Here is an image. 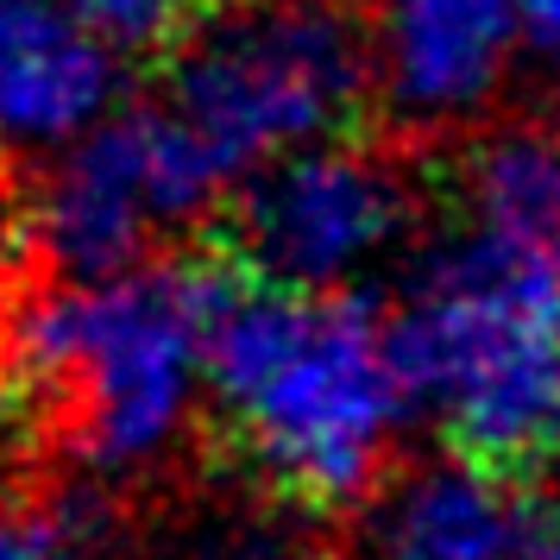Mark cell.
<instances>
[{
    "label": "cell",
    "instance_id": "1",
    "mask_svg": "<svg viewBox=\"0 0 560 560\" xmlns=\"http://www.w3.org/2000/svg\"><path fill=\"white\" fill-rule=\"evenodd\" d=\"M378 102V38L359 0L228 7L171 57V114L202 139L221 177L271 164L308 139H359Z\"/></svg>",
    "mask_w": 560,
    "mask_h": 560
},
{
    "label": "cell",
    "instance_id": "2",
    "mask_svg": "<svg viewBox=\"0 0 560 560\" xmlns=\"http://www.w3.org/2000/svg\"><path fill=\"white\" fill-rule=\"evenodd\" d=\"M397 409L372 303L359 290H322L303 340L221 409V454L283 510L334 516L378 491Z\"/></svg>",
    "mask_w": 560,
    "mask_h": 560
},
{
    "label": "cell",
    "instance_id": "3",
    "mask_svg": "<svg viewBox=\"0 0 560 560\" xmlns=\"http://www.w3.org/2000/svg\"><path fill=\"white\" fill-rule=\"evenodd\" d=\"M409 221L404 158L359 139H340L328 152L271 158V171L240 189L228 214L208 228L228 240L253 271L283 283H334L347 265L378 253Z\"/></svg>",
    "mask_w": 560,
    "mask_h": 560
},
{
    "label": "cell",
    "instance_id": "4",
    "mask_svg": "<svg viewBox=\"0 0 560 560\" xmlns=\"http://www.w3.org/2000/svg\"><path fill=\"white\" fill-rule=\"evenodd\" d=\"M378 89L416 120L491 95L516 38V0H378Z\"/></svg>",
    "mask_w": 560,
    "mask_h": 560
},
{
    "label": "cell",
    "instance_id": "5",
    "mask_svg": "<svg viewBox=\"0 0 560 560\" xmlns=\"http://www.w3.org/2000/svg\"><path fill=\"white\" fill-rule=\"evenodd\" d=\"M114 95V51L57 0H0V139H70Z\"/></svg>",
    "mask_w": 560,
    "mask_h": 560
},
{
    "label": "cell",
    "instance_id": "6",
    "mask_svg": "<svg viewBox=\"0 0 560 560\" xmlns=\"http://www.w3.org/2000/svg\"><path fill=\"white\" fill-rule=\"evenodd\" d=\"M516 510V485H498L454 459L397 491V504L384 510L378 548L384 560H504Z\"/></svg>",
    "mask_w": 560,
    "mask_h": 560
},
{
    "label": "cell",
    "instance_id": "7",
    "mask_svg": "<svg viewBox=\"0 0 560 560\" xmlns=\"http://www.w3.org/2000/svg\"><path fill=\"white\" fill-rule=\"evenodd\" d=\"M466 189H472L479 233L560 271V139H541V132L491 139L466 164Z\"/></svg>",
    "mask_w": 560,
    "mask_h": 560
},
{
    "label": "cell",
    "instance_id": "8",
    "mask_svg": "<svg viewBox=\"0 0 560 560\" xmlns=\"http://www.w3.org/2000/svg\"><path fill=\"white\" fill-rule=\"evenodd\" d=\"M0 560H70V548H63V535H57L38 491L0 485Z\"/></svg>",
    "mask_w": 560,
    "mask_h": 560
},
{
    "label": "cell",
    "instance_id": "9",
    "mask_svg": "<svg viewBox=\"0 0 560 560\" xmlns=\"http://www.w3.org/2000/svg\"><path fill=\"white\" fill-rule=\"evenodd\" d=\"M504 560H560V504L523 491L516 529H510V555Z\"/></svg>",
    "mask_w": 560,
    "mask_h": 560
},
{
    "label": "cell",
    "instance_id": "10",
    "mask_svg": "<svg viewBox=\"0 0 560 560\" xmlns=\"http://www.w3.org/2000/svg\"><path fill=\"white\" fill-rule=\"evenodd\" d=\"M26 434H32V397H26V384H20V372H13L7 347H0V459L13 454Z\"/></svg>",
    "mask_w": 560,
    "mask_h": 560
},
{
    "label": "cell",
    "instance_id": "11",
    "mask_svg": "<svg viewBox=\"0 0 560 560\" xmlns=\"http://www.w3.org/2000/svg\"><path fill=\"white\" fill-rule=\"evenodd\" d=\"M516 20L541 51H560V0H516Z\"/></svg>",
    "mask_w": 560,
    "mask_h": 560
}]
</instances>
